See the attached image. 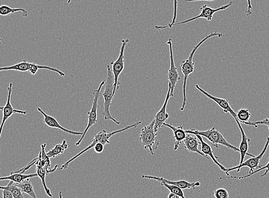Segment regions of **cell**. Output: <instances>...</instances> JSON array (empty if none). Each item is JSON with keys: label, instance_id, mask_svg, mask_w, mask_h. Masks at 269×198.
<instances>
[{"label": "cell", "instance_id": "19", "mask_svg": "<svg viewBox=\"0 0 269 198\" xmlns=\"http://www.w3.org/2000/svg\"><path fill=\"white\" fill-rule=\"evenodd\" d=\"M235 120L236 121L239 129H240L242 136V141L239 147V153H240L241 155L240 162H239V164H241L245 161L246 155H247L250 156L251 157H254V155L247 153L248 149H249V143L250 142V140L246 136L244 130H243L241 123H239L238 119H235Z\"/></svg>", "mask_w": 269, "mask_h": 198}, {"label": "cell", "instance_id": "37", "mask_svg": "<svg viewBox=\"0 0 269 198\" xmlns=\"http://www.w3.org/2000/svg\"><path fill=\"white\" fill-rule=\"evenodd\" d=\"M58 196H59V198H63L62 193L61 191H60L59 193H58Z\"/></svg>", "mask_w": 269, "mask_h": 198}, {"label": "cell", "instance_id": "8", "mask_svg": "<svg viewBox=\"0 0 269 198\" xmlns=\"http://www.w3.org/2000/svg\"><path fill=\"white\" fill-rule=\"evenodd\" d=\"M129 39H124L121 41V46L118 58L114 61H111L110 64L112 66V71L114 76V89H113V96H115L116 91L118 89L120 83L119 82V78L124 69V50L126 45L129 43Z\"/></svg>", "mask_w": 269, "mask_h": 198}, {"label": "cell", "instance_id": "6", "mask_svg": "<svg viewBox=\"0 0 269 198\" xmlns=\"http://www.w3.org/2000/svg\"><path fill=\"white\" fill-rule=\"evenodd\" d=\"M154 125V119L141 129L140 138L144 148L149 150L153 155H155V151L158 149L160 143L157 139L158 132L155 130Z\"/></svg>", "mask_w": 269, "mask_h": 198}, {"label": "cell", "instance_id": "32", "mask_svg": "<svg viewBox=\"0 0 269 198\" xmlns=\"http://www.w3.org/2000/svg\"><path fill=\"white\" fill-rule=\"evenodd\" d=\"M94 150L96 153H102L104 150V145L101 143H97L94 147Z\"/></svg>", "mask_w": 269, "mask_h": 198}, {"label": "cell", "instance_id": "12", "mask_svg": "<svg viewBox=\"0 0 269 198\" xmlns=\"http://www.w3.org/2000/svg\"><path fill=\"white\" fill-rule=\"evenodd\" d=\"M167 44L169 46L170 58V68L169 72H168L167 79L169 80L171 86L170 93L171 97H173L176 84H177L181 78L179 77L178 69L176 68L175 64L173 52H172V43L171 39H169V41L167 42Z\"/></svg>", "mask_w": 269, "mask_h": 198}, {"label": "cell", "instance_id": "36", "mask_svg": "<svg viewBox=\"0 0 269 198\" xmlns=\"http://www.w3.org/2000/svg\"><path fill=\"white\" fill-rule=\"evenodd\" d=\"M168 198H182L181 197L175 194V193L170 192L168 195Z\"/></svg>", "mask_w": 269, "mask_h": 198}, {"label": "cell", "instance_id": "17", "mask_svg": "<svg viewBox=\"0 0 269 198\" xmlns=\"http://www.w3.org/2000/svg\"><path fill=\"white\" fill-rule=\"evenodd\" d=\"M184 147L188 152L191 153H196L207 159H209L207 155H205L199 150V147L200 146V143L198 139L196 138L195 135L187 134L186 138L183 141Z\"/></svg>", "mask_w": 269, "mask_h": 198}, {"label": "cell", "instance_id": "18", "mask_svg": "<svg viewBox=\"0 0 269 198\" xmlns=\"http://www.w3.org/2000/svg\"><path fill=\"white\" fill-rule=\"evenodd\" d=\"M200 143V151L205 155H207L208 157L212 159V161L214 163L216 164L220 168V169L225 172L227 171L228 168L222 165L221 163L218 161L217 157L214 155L213 150L211 146L208 144L207 142H205L203 138V137L199 136V135H195Z\"/></svg>", "mask_w": 269, "mask_h": 198}, {"label": "cell", "instance_id": "5", "mask_svg": "<svg viewBox=\"0 0 269 198\" xmlns=\"http://www.w3.org/2000/svg\"><path fill=\"white\" fill-rule=\"evenodd\" d=\"M187 134L193 135H199L201 137H204L212 143L213 146L218 148V145L224 146L231 150L239 152V148L230 144L223 136V135L215 127L206 130H199L194 129L186 130Z\"/></svg>", "mask_w": 269, "mask_h": 198}, {"label": "cell", "instance_id": "16", "mask_svg": "<svg viewBox=\"0 0 269 198\" xmlns=\"http://www.w3.org/2000/svg\"><path fill=\"white\" fill-rule=\"evenodd\" d=\"M37 111L40 112L41 113V114L43 115L44 123L46 125H47L48 127L50 128L60 129L61 130H62L63 132L68 133L71 135H73V136H82L83 133L75 131V130H70L67 128H65L64 127H62V126H61L59 124V123H58V122L55 119V118L47 114V113H46L43 110V109H42L41 108L38 107Z\"/></svg>", "mask_w": 269, "mask_h": 198}, {"label": "cell", "instance_id": "26", "mask_svg": "<svg viewBox=\"0 0 269 198\" xmlns=\"http://www.w3.org/2000/svg\"><path fill=\"white\" fill-rule=\"evenodd\" d=\"M265 170V172H264V173L261 175V177H264L267 175V174L269 172V160L267 163L266 164V166H264L263 167H260L259 168H258V170L254 171L253 172H251L250 174H248L247 175L242 176H227V178H230V179H245L247 178H249V177L251 176L252 175H254L255 174L258 173L260 171Z\"/></svg>", "mask_w": 269, "mask_h": 198}, {"label": "cell", "instance_id": "31", "mask_svg": "<svg viewBox=\"0 0 269 198\" xmlns=\"http://www.w3.org/2000/svg\"><path fill=\"white\" fill-rule=\"evenodd\" d=\"M247 125H252L254 126L255 128H257L259 125H264L267 126L268 131H269V117L266 118V119H263L262 120L257 121H248L245 122L243 123Z\"/></svg>", "mask_w": 269, "mask_h": 198}, {"label": "cell", "instance_id": "38", "mask_svg": "<svg viewBox=\"0 0 269 198\" xmlns=\"http://www.w3.org/2000/svg\"><path fill=\"white\" fill-rule=\"evenodd\" d=\"M4 107H0V110H3Z\"/></svg>", "mask_w": 269, "mask_h": 198}, {"label": "cell", "instance_id": "1", "mask_svg": "<svg viewBox=\"0 0 269 198\" xmlns=\"http://www.w3.org/2000/svg\"><path fill=\"white\" fill-rule=\"evenodd\" d=\"M224 36V33L222 32H212L210 35L206 36L204 39L201 40L198 44L195 46L194 48L192 49L190 56L186 59V60L183 61L182 62L181 65H180L179 69L182 71L184 76L183 79V103L181 108H180V111H184L185 107H186L187 103V97H186V85L187 79L189 75H191L194 71V62H193V58H194V54L196 52L197 49H198L201 45H203L205 41L210 39V38L213 37H222Z\"/></svg>", "mask_w": 269, "mask_h": 198}, {"label": "cell", "instance_id": "40", "mask_svg": "<svg viewBox=\"0 0 269 198\" xmlns=\"http://www.w3.org/2000/svg\"><path fill=\"white\" fill-rule=\"evenodd\" d=\"M1 43H2V39L1 38H0V44H1Z\"/></svg>", "mask_w": 269, "mask_h": 198}, {"label": "cell", "instance_id": "35", "mask_svg": "<svg viewBox=\"0 0 269 198\" xmlns=\"http://www.w3.org/2000/svg\"><path fill=\"white\" fill-rule=\"evenodd\" d=\"M183 2H187V3H194V2H215L216 0H183Z\"/></svg>", "mask_w": 269, "mask_h": 198}, {"label": "cell", "instance_id": "30", "mask_svg": "<svg viewBox=\"0 0 269 198\" xmlns=\"http://www.w3.org/2000/svg\"><path fill=\"white\" fill-rule=\"evenodd\" d=\"M216 198H229V193L227 189L223 188H218L213 192Z\"/></svg>", "mask_w": 269, "mask_h": 198}, {"label": "cell", "instance_id": "33", "mask_svg": "<svg viewBox=\"0 0 269 198\" xmlns=\"http://www.w3.org/2000/svg\"><path fill=\"white\" fill-rule=\"evenodd\" d=\"M247 3V10L245 12V14L247 16H249L252 15V5L251 0H246Z\"/></svg>", "mask_w": 269, "mask_h": 198}, {"label": "cell", "instance_id": "14", "mask_svg": "<svg viewBox=\"0 0 269 198\" xmlns=\"http://www.w3.org/2000/svg\"><path fill=\"white\" fill-rule=\"evenodd\" d=\"M195 88L205 96H207L208 98L211 99L213 102L217 103L218 105V106H220L223 109V111L225 113H230V114L234 117V119H237V113L233 110L232 107H231L228 100H227L225 99L218 98V97L214 96L212 95L209 94L208 92L205 91L203 88L200 87L198 84H196Z\"/></svg>", "mask_w": 269, "mask_h": 198}, {"label": "cell", "instance_id": "23", "mask_svg": "<svg viewBox=\"0 0 269 198\" xmlns=\"http://www.w3.org/2000/svg\"><path fill=\"white\" fill-rule=\"evenodd\" d=\"M69 145L66 140L62 141L61 144H58L54 146L53 148L49 150L47 155L50 158H54L58 157L68 149Z\"/></svg>", "mask_w": 269, "mask_h": 198}, {"label": "cell", "instance_id": "27", "mask_svg": "<svg viewBox=\"0 0 269 198\" xmlns=\"http://www.w3.org/2000/svg\"><path fill=\"white\" fill-rule=\"evenodd\" d=\"M237 118L240 123H244L249 121L251 117V113L249 109L246 108H242L238 111Z\"/></svg>", "mask_w": 269, "mask_h": 198}, {"label": "cell", "instance_id": "34", "mask_svg": "<svg viewBox=\"0 0 269 198\" xmlns=\"http://www.w3.org/2000/svg\"><path fill=\"white\" fill-rule=\"evenodd\" d=\"M3 193V198H14L11 191H8V189H2Z\"/></svg>", "mask_w": 269, "mask_h": 198}, {"label": "cell", "instance_id": "13", "mask_svg": "<svg viewBox=\"0 0 269 198\" xmlns=\"http://www.w3.org/2000/svg\"><path fill=\"white\" fill-rule=\"evenodd\" d=\"M171 83L169 82V90H168L165 102H164V103L161 109H160L157 114L155 116L154 129L157 132L158 131V130L160 128L165 127L163 124L164 123H166V121L168 119H169V115L166 112V109L168 102H169V100L171 98Z\"/></svg>", "mask_w": 269, "mask_h": 198}, {"label": "cell", "instance_id": "10", "mask_svg": "<svg viewBox=\"0 0 269 198\" xmlns=\"http://www.w3.org/2000/svg\"><path fill=\"white\" fill-rule=\"evenodd\" d=\"M268 145L269 136H268L267 138L266 144L265 145H264V148L261 151V153H260L258 156H256V157H255L254 156V157H251V158L247 159V161L243 162L241 164H239L238 166L228 168V169H227V171L225 172V174L227 176L230 175L229 172H230V171L237 170V172H239V171H240L241 169V168L242 167H247L249 168L250 169L249 174H250L251 173V172H253L254 171H255V169H256V168L262 167L261 166L259 165L260 161L263 157L264 154L266 153Z\"/></svg>", "mask_w": 269, "mask_h": 198}, {"label": "cell", "instance_id": "20", "mask_svg": "<svg viewBox=\"0 0 269 198\" xmlns=\"http://www.w3.org/2000/svg\"><path fill=\"white\" fill-rule=\"evenodd\" d=\"M163 125L170 128L172 130V132H173V137L175 140L174 150L175 151L177 150L180 145L182 144V143L185 140V138H186L187 133H186V130L184 129L182 125H179L178 127H175V126L166 123H164Z\"/></svg>", "mask_w": 269, "mask_h": 198}, {"label": "cell", "instance_id": "21", "mask_svg": "<svg viewBox=\"0 0 269 198\" xmlns=\"http://www.w3.org/2000/svg\"><path fill=\"white\" fill-rule=\"evenodd\" d=\"M37 174H31L25 175L23 173H16L15 172H12L10 176L1 177L0 180H10L16 183H19L22 182L23 180L27 179H31L33 177L37 176Z\"/></svg>", "mask_w": 269, "mask_h": 198}, {"label": "cell", "instance_id": "39", "mask_svg": "<svg viewBox=\"0 0 269 198\" xmlns=\"http://www.w3.org/2000/svg\"><path fill=\"white\" fill-rule=\"evenodd\" d=\"M72 0H68V4H70Z\"/></svg>", "mask_w": 269, "mask_h": 198}, {"label": "cell", "instance_id": "2", "mask_svg": "<svg viewBox=\"0 0 269 198\" xmlns=\"http://www.w3.org/2000/svg\"><path fill=\"white\" fill-rule=\"evenodd\" d=\"M141 124V121H138L136 122V123H134L131 125H128L127 126H126V127L122 129H117L116 130H114V131H112V133H108L106 131V130L105 129L101 130V131H100L99 133L95 135L94 138L93 139V140H92L91 144L89 146L86 147L85 149H84L81 152H80L78 154L75 155V157L70 159L69 161H67L64 164H63L61 167L58 168V170H61L66 169V168L69 167L70 164L71 162L75 161V160L79 157L80 156H81L83 154L86 153L87 151L90 150L92 148H94V147L95 146L96 143H102V144L104 146L107 144H110L111 142L110 141V139L112 136H114V135L121 132L125 131V130H127L130 128H137L138 127V125Z\"/></svg>", "mask_w": 269, "mask_h": 198}, {"label": "cell", "instance_id": "7", "mask_svg": "<svg viewBox=\"0 0 269 198\" xmlns=\"http://www.w3.org/2000/svg\"><path fill=\"white\" fill-rule=\"evenodd\" d=\"M105 83H106L105 81H103L102 83H101L98 89L92 92V94H93L94 96V99L93 101V103H92L91 110L90 112H88V120L87 127L85 129V131L83 132L81 139H80L79 141L76 143L75 145L77 146L81 145V143L86 136L88 130H89L90 128L92 127V126L95 125L98 122V109L99 107L98 100L100 96V91L102 90L103 86L105 85Z\"/></svg>", "mask_w": 269, "mask_h": 198}, {"label": "cell", "instance_id": "3", "mask_svg": "<svg viewBox=\"0 0 269 198\" xmlns=\"http://www.w3.org/2000/svg\"><path fill=\"white\" fill-rule=\"evenodd\" d=\"M107 77L106 82L105 83V88L103 93L104 98L103 111L102 115L105 120H112L117 125L120 124L119 121L116 120L112 117L110 112V107L112 105V101L113 98V89H114V76H113L111 67L107 66Z\"/></svg>", "mask_w": 269, "mask_h": 198}, {"label": "cell", "instance_id": "28", "mask_svg": "<svg viewBox=\"0 0 269 198\" xmlns=\"http://www.w3.org/2000/svg\"><path fill=\"white\" fill-rule=\"evenodd\" d=\"M178 13V0H174V14L173 18L171 21V22L167 25V26H155V28L158 31L163 30V29L167 28H171L173 27L174 24L176 23V18H177Z\"/></svg>", "mask_w": 269, "mask_h": 198}, {"label": "cell", "instance_id": "11", "mask_svg": "<svg viewBox=\"0 0 269 198\" xmlns=\"http://www.w3.org/2000/svg\"><path fill=\"white\" fill-rule=\"evenodd\" d=\"M13 83H10L9 86H8V94L6 104L4 107L3 109V116L2 119V122L1 125H0V140H1L2 134L4 125H5L6 122L10 117L15 113H19V114L27 115L28 112L27 111L20 110V109H17L12 106L11 103V95L12 92Z\"/></svg>", "mask_w": 269, "mask_h": 198}, {"label": "cell", "instance_id": "25", "mask_svg": "<svg viewBox=\"0 0 269 198\" xmlns=\"http://www.w3.org/2000/svg\"><path fill=\"white\" fill-rule=\"evenodd\" d=\"M8 189V191H11L14 198H24L22 191L12 181H10V182L6 186H0V189Z\"/></svg>", "mask_w": 269, "mask_h": 198}, {"label": "cell", "instance_id": "24", "mask_svg": "<svg viewBox=\"0 0 269 198\" xmlns=\"http://www.w3.org/2000/svg\"><path fill=\"white\" fill-rule=\"evenodd\" d=\"M16 12H21L24 18H27L28 16V12L24 8H12L7 6H0V15L8 16L11 14H15Z\"/></svg>", "mask_w": 269, "mask_h": 198}, {"label": "cell", "instance_id": "9", "mask_svg": "<svg viewBox=\"0 0 269 198\" xmlns=\"http://www.w3.org/2000/svg\"><path fill=\"white\" fill-rule=\"evenodd\" d=\"M234 2L232 1L230 2L229 3L226 4V5L223 6L220 8L214 9L211 7H208L207 5H204L200 8V14L198 16L194 17L191 19H189L187 20L183 21V22L175 23L173 26H178V25H183L199 19H206L208 22H212L214 15L216 14L218 12L225 11L231 6L233 5Z\"/></svg>", "mask_w": 269, "mask_h": 198}, {"label": "cell", "instance_id": "4", "mask_svg": "<svg viewBox=\"0 0 269 198\" xmlns=\"http://www.w3.org/2000/svg\"><path fill=\"white\" fill-rule=\"evenodd\" d=\"M46 144L41 146L42 151L40 153L39 157L36 162V174L41 180L42 183H43L45 193L47 195L50 197L53 196L51 192H50L49 188L47 186L46 183L45 178L47 174L50 173L55 171L58 167L57 165L55 167L51 169V164H50V158L48 157L47 153H45V149Z\"/></svg>", "mask_w": 269, "mask_h": 198}, {"label": "cell", "instance_id": "29", "mask_svg": "<svg viewBox=\"0 0 269 198\" xmlns=\"http://www.w3.org/2000/svg\"><path fill=\"white\" fill-rule=\"evenodd\" d=\"M160 183H161L162 186L169 189L170 192L175 193V194L177 195L182 198H186L184 196V192L181 188L174 186V185L167 184L164 182H161Z\"/></svg>", "mask_w": 269, "mask_h": 198}, {"label": "cell", "instance_id": "15", "mask_svg": "<svg viewBox=\"0 0 269 198\" xmlns=\"http://www.w3.org/2000/svg\"><path fill=\"white\" fill-rule=\"evenodd\" d=\"M142 178L153 179L158 180L159 182H164L167 184L174 185L182 189L195 188L200 186V183L196 182L195 183H190L186 180L172 181L162 178V177L154 176L152 175H142Z\"/></svg>", "mask_w": 269, "mask_h": 198}, {"label": "cell", "instance_id": "22", "mask_svg": "<svg viewBox=\"0 0 269 198\" xmlns=\"http://www.w3.org/2000/svg\"><path fill=\"white\" fill-rule=\"evenodd\" d=\"M16 185L23 192L27 193L32 198H38L30 179H25L22 182L16 183Z\"/></svg>", "mask_w": 269, "mask_h": 198}]
</instances>
